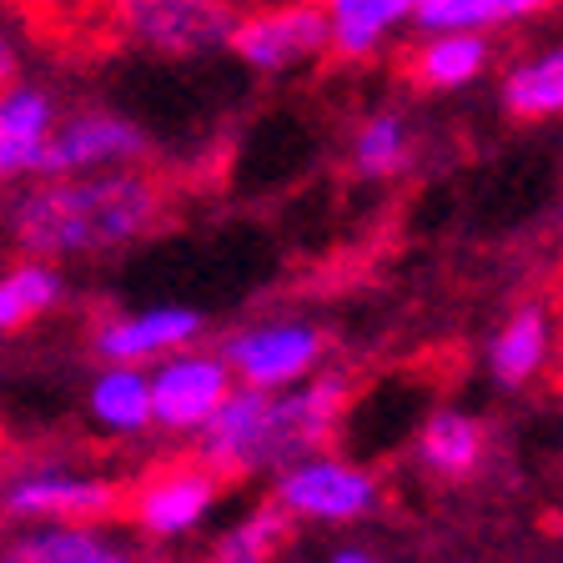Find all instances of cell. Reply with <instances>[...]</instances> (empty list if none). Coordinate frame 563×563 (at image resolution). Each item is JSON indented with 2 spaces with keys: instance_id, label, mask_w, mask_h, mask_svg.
I'll return each mask as SVG.
<instances>
[{
  "instance_id": "cell-1",
  "label": "cell",
  "mask_w": 563,
  "mask_h": 563,
  "mask_svg": "<svg viewBox=\"0 0 563 563\" xmlns=\"http://www.w3.org/2000/svg\"><path fill=\"white\" fill-rule=\"evenodd\" d=\"M162 217V191L141 172L31 181L5 201V232L31 262L106 257L146 236Z\"/></svg>"
},
{
  "instance_id": "cell-2",
  "label": "cell",
  "mask_w": 563,
  "mask_h": 563,
  "mask_svg": "<svg viewBox=\"0 0 563 563\" xmlns=\"http://www.w3.org/2000/svg\"><path fill=\"white\" fill-rule=\"evenodd\" d=\"M152 156V136L136 121L117 111H76L60 117L41 156L35 181H66V176H101V172H131Z\"/></svg>"
},
{
  "instance_id": "cell-3",
  "label": "cell",
  "mask_w": 563,
  "mask_h": 563,
  "mask_svg": "<svg viewBox=\"0 0 563 563\" xmlns=\"http://www.w3.org/2000/svg\"><path fill=\"white\" fill-rule=\"evenodd\" d=\"M117 15L136 46L162 56H197L227 46L236 15L227 0H117Z\"/></svg>"
},
{
  "instance_id": "cell-4",
  "label": "cell",
  "mask_w": 563,
  "mask_h": 563,
  "mask_svg": "<svg viewBox=\"0 0 563 563\" xmlns=\"http://www.w3.org/2000/svg\"><path fill=\"white\" fill-rule=\"evenodd\" d=\"M217 357L232 377H242V387L277 393V387L307 383V373L322 357V332L307 328V322H267V328H246L227 338Z\"/></svg>"
},
{
  "instance_id": "cell-5",
  "label": "cell",
  "mask_w": 563,
  "mask_h": 563,
  "mask_svg": "<svg viewBox=\"0 0 563 563\" xmlns=\"http://www.w3.org/2000/svg\"><path fill=\"white\" fill-rule=\"evenodd\" d=\"M117 504L121 493L111 478L70 468H31L0 493V508L15 523H86V518H106Z\"/></svg>"
},
{
  "instance_id": "cell-6",
  "label": "cell",
  "mask_w": 563,
  "mask_h": 563,
  "mask_svg": "<svg viewBox=\"0 0 563 563\" xmlns=\"http://www.w3.org/2000/svg\"><path fill=\"white\" fill-rule=\"evenodd\" d=\"M227 46L252 70L277 76V70H292L312 60L317 51H328V21H322V5H312V0H287V5L236 21Z\"/></svg>"
},
{
  "instance_id": "cell-7",
  "label": "cell",
  "mask_w": 563,
  "mask_h": 563,
  "mask_svg": "<svg viewBox=\"0 0 563 563\" xmlns=\"http://www.w3.org/2000/svg\"><path fill=\"white\" fill-rule=\"evenodd\" d=\"M272 504L282 514L322 518V523H347V518L367 514L377 504V488L363 468L338 463V457H302L292 468H282L277 498Z\"/></svg>"
},
{
  "instance_id": "cell-8",
  "label": "cell",
  "mask_w": 563,
  "mask_h": 563,
  "mask_svg": "<svg viewBox=\"0 0 563 563\" xmlns=\"http://www.w3.org/2000/svg\"><path fill=\"white\" fill-rule=\"evenodd\" d=\"M146 387H152V422L172 428V433H197L232 393V373H227L222 357L176 352L172 363L146 373Z\"/></svg>"
},
{
  "instance_id": "cell-9",
  "label": "cell",
  "mask_w": 563,
  "mask_h": 563,
  "mask_svg": "<svg viewBox=\"0 0 563 563\" xmlns=\"http://www.w3.org/2000/svg\"><path fill=\"white\" fill-rule=\"evenodd\" d=\"M207 317L197 307H146V312L111 317L91 332V347L106 367H141L162 352H187L201 338Z\"/></svg>"
},
{
  "instance_id": "cell-10",
  "label": "cell",
  "mask_w": 563,
  "mask_h": 563,
  "mask_svg": "<svg viewBox=\"0 0 563 563\" xmlns=\"http://www.w3.org/2000/svg\"><path fill=\"white\" fill-rule=\"evenodd\" d=\"M201 433V463L217 473L267 468V433H272V393L257 387H232L222 408L197 428Z\"/></svg>"
},
{
  "instance_id": "cell-11",
  "label": "cell",
  "mask_w": 563,
  "mask_h": 563,
  "mask_svg": "<svg viewBox=\"0 0 563 563\" xmlns=\"http://www.w3.org/2000/svg\"><path fill=\"white\" fill-rule=\"evenodd\" d=\"M56 121L60 106L46 86L15 81L0 91V187H31L41 176V156Z\"/></svg>"
},
{
  "instance_id": "cell-12",
  "label": "cell",
  "mask_w": 563,
  "mask_h": 563,
  "mask_svg": "<svg viewBox=\"0 0 563 563\" xmlns=\"http://www.w3.org/2000/svg\"><path fill=\"white\" fill-rule=\"evenodd\" d=\"M347 383L342 377H317L297 383L287 398H272V433H267V468H292L332 433V418L342 408Z\"/></svg>"
},
{
  "instance_id": "cell-13",
  "label": "cell",
  "mask_w": 563,
  "mask_h": 563,
  "mask_svg": "<svg viewBox=\"0 0 563 563\" xmlns=\"http://www.w3.org/2000/svg\"><path fill=\"white\" fill-rule=\"evenodd\" d=\"M211 498H217L211 473L176 468V473L152 478L146 488H136V498H131V518H136L152 539H176V533H187V528L201 523V514L211 508Z\"/></svg>"
},
{
  "instance_id": "cell-14",
  "label": "cell",
  "mask_w": 563,
  "mask_h": 563,
  "mask_svg": "<svg viewBox=\"0 0 563 563\" xmlns=\"http://www.w3.org/2000/svg\"><path fill=\"white\" fill-rule=\"evenodd\" d=\"M0 563H136L86 523H21L0 543Z\"/></svg>"
},
{
  "instance_id": "cell-15",
  "label": "cell",
  "mask_w": 563,
  "mask_h": 563,
  "mask_svg": "<svg viewBox=\"0 0 563 563\" xmlns=\"http://www.w3.org/2000/svg\"><path fill=\"white\" fill-rule=\"evenodd\" d=\"M418 0H322L328 46L342 60H363L383 46L402 21H412Z\"/></svg>"
},
{
  "instance_id": "cell-16",
  "label": "cell",
  "mask_w": 563,
  "mask_h": 563,
  "mask_svg": "<svg viewBox=\"0 0 563 563\" xmlns=\"http://www.w3.org/2000/svg\"><path fill=\"white\" fill-rule=\"evenodd\" d=\"M66 297V277L51 262L21 257L11 272H0V338L15 328H25L31 317H46Z\"/></svg>"
},
{
  "instance_id": "cell-17",
  "label": "cell",
  "mask_w": 563,
  "mask_h": 563,
  "mask_svg": "<svg viewBox=\"0 0 563 563\" xmlns=\"http://www.w3.org/2000/svg\"><path fill=\"white\" fill-rule=\"evenodd\" d=\"M86 408L106 433H141L152 422V387L141 367H101L86 393Z\"/></svg>"
},
{
  "instance_id": "cell-18",
  "label": "cell",
  "mask_w": 563,
  "mask_h": 563,
  "mask_svg": "<svg viewBox=\"0 0 563 563\" xmlns=\"http://www.w3.org/2000/svg\"><path fill=\"white\" fill-rule=\"evenodd\" d=\"M543 5H553V0H418L412 21L428 35H478L488 25L523 21Z\"/></svg>"
},
{
  "instance_id": "cell-19",
  "label": "cell",
  "mask_w": 563,
  "mask_h": 563,
  "mask_svg": "<svg viewBox=\"0 0 563 563\" xmlns=\"http://www.w3.org/2000/svg\"><path fill=\"white\" fill-rule=\"evenodd\" d=\"M543 352H549V317H543V307H523V312L508 317V328L493 338L488 367L498 383L518 387L539 373Z\"/></svg>"
},
{
  "instance_id": "cell-20",
  "label": "cell",
  "mask_w": 563,
  "mask_h": 563,
  "mask_svg": "<svg viewBox=\"0 0 563 563\" xmlns=\"http://www.w3.org/2000/svg\"><path fill=\"white\" fill-rule=\"evenodd\" d=\"M504 101L514 117H559L563 111V51H543V56L508 70Z\"/></svg>"
},
{
  "instance_id": "cell-21",
  "label": "cell",
  "mask_w": 563,
  "mask_h": 563,
  "mask_svg": "<svg viewBox=\"0 0 563 563\" xmlns=\"http://www.w3.org/2000/svg\"><path fill=\"white\" fill-rule=\"evenodd\" d=\"M483 66H488V41L483 35H433L418 51V81L438 86V91L478 81Z\"/></svg>"
},
{
  "instance_id": "cell-22",
  "label": "cell",
  "mask_w": 563,
  "mask_h": 563,
  "mask_svg": "<svg viewBox=\"0 0 563 563\" xmlns=\"http://www.w3.org/2000/svg\"><path fill=\"white\" fill-rule=\"evenodd\" d=\"M483 453V433L478 422L463 418V412H433L428 428H422V457L433 463L438 473H468Z\"/></svg>"
},
{
  "instance_id": "cell-23",
  "label": "cell",
  "mask_w": 563,
  "mask_h": 563,
  "mask_svg": "<svg viewBox=\"0 0 563 563\" xmlns=\"http://www.w3.org/2000/svg\"><path fill=\"white\" fill-rule=\"evenodd\" d=\"M287 539V514L277 504L262 508L257 518H246L242 528H232L222 543H217V559L211 563H267L272 553Z\"/></svg>"
},
{
  "instance_id": "cell-24",
  "label": "cell",
  "mask_w": 563,
  "mask_h": 563,
  "mask_svg": "<svg viewBox=\"0 0 563 563\" xmlns=\"http://www.w3.org/2000/svg\"><path fill=\"white\" fill-rule=\"evenodd\" d=\"M357 172L363 176H393L408 166V126L402 117H373L357 131Z\"/></svg>"
},
{
  "instance_id": "cell-25",
  "label": "cell",
  "mask_w": 563,
  "mask_h": 563,
  "mask_svg": "<svg viewBox=\"0 0 563 563\" xmlns=\"http://www.w3.org/2000/svg\"><path fill=\"white\" fill-rule=\"evenodd\" d=\"M15 76H21V51H15L11 35H0V91L15 86Z\"/></svg>"
},
{
  "instance_id": "cell-26",
  "label": "cell",
  "mask_w": 563,
  "mask_h": 563,
  "mask_svg": "<svg viewBox=\"0 0 563 563\" xmlns=\"http://www.w3.org/2000/svg\"><path fill=\"white\" fill-rule=\"evenodd\" d=\"M332 563H373V559H367V553H357V549H347V553H338Z\"/></svg>"
}]
</instances>
